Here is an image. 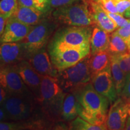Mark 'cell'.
<instances>
[{
  "label": "cell",
  "instance_id": "obj_1",
  "mask_svg": "<svg viewBox=\"0 0 130 130\" xmlns=\"http://www.w3.org/2000/svg\"><path fill=\"white\" fill-rule=\"evenodd\" d=\"M66 95L56 78L42 75L40 95L37 104L46 119L54 122L62 120L61 111Z\"/></svg>",
  "mask_w": 130,
  "mask_h": 130
},
{
  "label": "cell",
  "instance_id": "obj_2",
  "mask_svg": "<svg viewBox=\"0 0 130 130\" xmlns=\"http://www.w3.org/2000/svg\"><path fill=\"white\" fill-rule=\"evenodd\" d=\"M51 18L60 25L95 27L89 0H79L53 10Z\"/></svg>",
  "mask_w": 130,
  "mask_h": 130
},
{
  "label": "cell",
  "instance_id": "obj_3",
  "mask_svg": "<svg viewBox=\"0 0 130 130\" xmlns=\"http://www.w3.org/2000/svg\"><path fill=\"white\" fill-rule=\"evenodd\" d=\"M90 57V53L74 66L58 71L57 80L65 93H74L91 82L92 75L89 67Z\"/></svg>",
  "mask_w": 130,
  "mask_h": 130
},
{
  "label": "cell",
  "instance_id": "obj_4",
  "mask_svg": "<svg viewBox=\"0 0 130 130\" xmlns=\"http://www.w3.org/2000/svg\"><path fill=\"white\" fill-rule=\"evenodd\" d=\"M93 27L62 25L53 34L48 45L75 48H90V40Z\"/></svg>",
  "mask_w": 130,
  "mask_h": 130
},
{
  "label": "cell",
  "instance_id": "obj_5",
  "mask_svg": "<svg viewBox=\"0 0 130 130\" xmlns=\"http://www.w3.org/2000/svg\"><path fill=\"white\" fill-rule=\"evenodd\" d=\"M58 27L59 25L52 18L51 15L33 25L28 35L21 41L25 48L27 54L47 46Z\"/></svg>",
  "mask_w": 130,
  "mask_h": 130
},
{
  "label": "cell",
  "instance_id": "obj_6",
  "mask_svg": "<svg viewBox=\"0 0 130 130\" xmlns=\"http://www.w3.org/2000/svg\"><path fill=\"white\" fill-rule=\"evenodd\" d=\"M83 109L95 115H107L110 101L99 93L90 82L73 93Z\"/></svg>",
  "mask_w": 130,
  "mask_h": 130
},
{
  "label": "cell",
  "instance_id": "obj_7",
  "mask_svg": "<svg viewBox=\"0 0 130 130\" xmlns=\"http://www.w3.org/2000/svg\"><path fill=\"white\" fill-rule=\"evenodd\" d=\"M53 64L58 71L71 67L90 53V48H75L60 45H47Z\"/></svg>",
  "mask_w": 130,
  "mask_h": 130
},
{
  "label": "cell",
  "instance_id": "obj_8",
  "mask_svg": "<svg viewBox=\"0 0 130 130\" xmlns=\"http://www.w3.org/2000/svg\"><path fill=\"white\" fill-rule=\"evenodd\" d=\"M36 101L10 95L3 104L2 107L9 120L27 121L32 119L36 110Z\"/></svg>",
  "mask_w": 130,
  "mask_h": 130
},
{
  "label": "cell",
  "instance_id": "obj_9",
  "mask_svg": "<svg viewBox=\"0 0 130 130\" xmlns=\"http://www.w3.org/2000/svg\"><path fill=\"white\" fill-rule=\"evenodd\" d=\"M0 83L9 92L10 95L36 101V99L17 72L14 66L2 69Z\"/></svg>",
  "mask_w": 130,
  "mask_h": 130
},
{
  "label": "cell",
  "instance_id": "obj_10",
  "mask_svg": "<svg viewBox=\"0 0 130 130\" xmlns=\"http://www.w3.org/2000/svg\"><path fill=\"white\" fill-rule=\"evenodd\" d=\"M26 60L42 75L55 78L57 76L58 71L52 62L47 46L27 53Z\"/></svg>",
  "mask_w": 130,
  "mask_h": 130
},
{
  "label": "cell",
  "instance_id": "obj_11",
  "mask_svg": "<svg viewBox=\"0 0 130 130\" xmlns=\"http://www.w3.org/2000/svg\"><path fill=\"white\" fill-rule=\"evenodd\" d=\"M129 102L122 98H118L112 103L107 115V129H124L126 118L129 115Z\"/></svg>",
  "mask_w": 130,
  "mask_h": 130
},
{
  "label": "cell",
  "instance_id": "obj_12",
  "mask_svg": "<svg viewBox=\"0 0 130 130\" xmlns=\"http://www.w3.org/2000/svg\"><path fill=\"white\" fill-rule=\"evenodd\" d=\"M27 51L21 42L0 43V69L26 60Z\"/></svg>",
  "mask_w": 130,
  "mask_h": 130
},
{
  "label": "cell",
  "instance_id": "obj_13",
  "mask_svg": "<svg viewBox=\"0 0 130 130\" xmlns=\"http://www.w3.org/2000/svg\"><path fill=\"white\" fill-rule=\"evenodd\" d=\"M91 83L95 90L107 98L110 104L113 103L118 98L110 66L92 77Z\"/></svg>",
  "mask_w": 130,
  "mask_h": 130
},
{
  "label": "cell",
  "instance_id": "obj_14",
  "mask_svg": "<svg viewBox=\"0 0 130 130\" xmlns=\"http://www.w3.org/2000/svg\"><path fill=\"white\" fill-rule=\"evenodd\" d=\"M14 67L21 78L33 93L37 102L39 100L42 75L37 72L26 60H23Z\"/></svg>",
  "mask_w": 130,
  "mask_h": 130
},
{
  "label": "cell",
  "instance_id": "obj_15",
  "mask_svg": "<svg viewBox=\"0 0 130 130\" xmlns=\"http://www.w3.org/2000/svg\"><path fill=\"white\" fill-rule=\"evenodd\" d=\"M33 25H26L10 16L0 37V43L21 42L28 35Z\"/></svg>",
  "mask_w": 130,
  "mask_h": 130
},
{
  "label": "cell",
  "instance_id": "obj_16",
  "mask_svg": "<svg viewBox=\"0 0 130 130\" xmlns=\"http://www.w3.org/2000/svg\"><path fill=\"white\" fill-rule=\"evenodd\" d=\"M89 6L96 26L111 33L118 28V25L107 14L105 10L96 0H89Z\"/></svg>",
  "mask_w": 130,
  "mask_h": 130
},
{
  "label": "cell",
  "instance_id": "obj_17",
  "mask_svg": "<svg viewBox=\"0 0 130 130\" xmlns=\"http://www.w3.org/2000/svg\"><path fill=\"white\" fill-rule=\"evenodd\" d=\"M50 13L44 12L33 8L19 5L12 16L22 23L28 25H35L45 18L51 15Z\"/></svg>",
  "mask_w": 130,
  "mask_h": 130
},
{
  "label": "cell",
  "instance_id": "obj_18",
  "mask_svg": "<svg viewBox=\"0 0 130 130\" xmlns=\"http://www.w3.org/2000/svg\"><path fill=\"white\" fill-rule=\"evenodd\" d=\"M110 35L109 32L98 26L93 27L90 40V54L108 50Z\"/></svg>",
  "mask_w": 130,
  "mask_h": 130
},
{
  "label": "cell",
  "instance_id": "obj_19",
  "mask_svg": "<svg viewBox=\"0 0 130 130\" xmlns=\"http://www.w3.org/2000/svg\"><path fill=\"white\" fill-rule=\"evenodd\" d=\"M111 54L109 50L100 51L91 55L89 59V67L92 77L110 67L111 64Z\"/></svg>",
  "mask_w": 130,
  "mask_h": 130
},
{
  "label": "cell",
  "instance_id": "obj_20",
  "mask_svg": "<svg viewBox=\"0 0 130 130\" xmlns=\"http://www.w3.org/2000/svg\"><path fill=\"white\" fill-rule=\"evenodd\" d=\"M78 102L73 93H66L63 104L61 119L65 122H71L78 116Z\"/></svg>",
  "mask_w": 130,
  "mask_h": 130
},
{
  "label": "cell",
  "instance_id": "obj_21",
  "mask_svg": "<svg viewBox=\"0 0 130 130\" xmlns=\"http://www.w3.org/2000/svg\"><path fill=\"white\" fill-rule=\"evenodd\" d=\"M110 68L117 93L118 96H120L125 83L126 75L119 66L116 58L112 54Z\"/></svg>",
  "mask_w": 130,
  "mask_h": 130
},
{
  "label": "cell",
  "instance_id": "obj_22",
  "mask_svg": "<svg viewBox=\"0 0 130 130\" xmlns=\"http://www.w3.org/2000/svg\"><path fill=\"white\" fill-rule=\"evenodd\" d=\"M108 50L111 54H118L128 51L127 42L118 33L113 31L110 35Z\"/></svg>",
  "mask_w": 130,
  "mask_h": 130
},
{
  "label": "cell",
  "instance_id": "obj_23",
  "mask_svg": "<svg viewBox=\"0 0 130 130\" xmlns=\"http://www.w3.org/2000/svg\"><path fill=\"white\" fill-rule=\"evenodd\" d=\"M69 129L74 130H104L107 129L106 126H97L85 121L80 116H77L69 123Z\"/></svg>",
  "mask_w": 130,
  "mask_h": 130
},
{
  "label": "cell",
  "instance_id": "obj_24",
  "mask_svg": "<svg viewBox=\"0 0 130 130\" xmlns=\"http://www.w3.org/2000/svg\"><path fill=\"white\" fill-rule=\"evenodd\" d=\"M19 4L31 8H33L44 12L50 13L53 11L50 9L48 0H18Z\"/></svg>",
  "mask_w": 130,
  "mask_h": 130
},
{
  "label": "cell",
  "instance_id": "obj_25",
  "mask_svg": "<svg viewBox=\"0 0 130 130\" xmlns=\"http://www.w3.org/2000/svg\"><path fill=\"white\" fill-rule=\"evenodd\" d=\"M118 61L119 65L126 75L130 73V52L129 51L125 53L112 54Z\"/></svg>",
  "mask_w": 130,
  "mask_h": 130
},
{
  "label": "cell",
  "instance_id": "obj_26",
  "mask_svg": "<svg viewBox=\"0 0 130 130\" xmlns=\"http://www.w3.org/2000/svg\"><path fill=\"white\" fill-rule=\"evenodd\" d=\"M18 6V0H0V14L12 15Z\"/></svg>",
  "mask_w": 130,
  "mask_h": 130
},
{
  "label": "cell",
  "instance_id": "obj_27",
  "mask_svg": "<svg viewBox=\"0 0 130 130\" xmlns=\"http://www.w3.org/2000/svg\"><path fill=\"white\" fill-rule=\"evenodd\" d=\"M24 122L0 121V130L27 129V126Z\"/></svg>",
  "mask_w": 130,
  "mask_h": 130
},
{
  "label": "cell",
  "instance_id": "obj_28",
  "mask_svg": "<svg viewBox=\"0 0 130 130\" xmlns=\"http://www.w3.org/2000/svg\"><path fill=\"white\" fill-rule=\"evenodd\" d=\"M96 1L107 12L118 13L116 3L119 0H96Z\"/></svg>",
  "mask_w": 130,
  "mask_h": 130
},
{
  "label": "cell",
  "instance_id": "obj_29",
  "mask_svg": "<svg viewBox=\"0 0 130 130\" xmlns=\"http://www.w3.org/2000/svg\"><path fill=\"white\" fill-rule=\"evenodd\" d=\"M106 12L110 18L116 24L118 27H122L123 26L126 25L129 21V19L125 18H123V15L121 14L108 12L107 11H106Z\"/></svg>",
  "mask_w": 130,
  "mask_h": 130
},
{
  "label": "cell",
  "instance_id": "obj_30",
  "mask_svg": "<svg viewBox=\"0 0 130 130\" xmlns=\"http://www.w3.org/2000/svg\"><path fill=\"white\" fill-rule=\"evenodd\" d=\"M78 1H79V0H50L49 6H50V9L53 11V10L57 8L72 4Z\"/></svg>",
  "mask_w": 130,
  "mask_h": 130
},
{
  "label": "cell",
  "instance_id": "obj_31",
  "mask_svg": "<svg viewBox=\"0 0 130 130\" xmlns=\"http://www.w3.org/2000/svg\"><path fill=\"white\" fill-rule=\"evenodd\" d=\"M120 96L123 100L130 103V73L126 75L125 83Z\"/></svg>",
  "mask_w": 130,
  "mask_h": 130
},
{
  "label": "cell",
  "instance_id": "obj_32",
  "mask_svg": "<svg viewBox=\"0 0 130 130\" xmlns=\"http://www.w3.org/2000/svg\"><path fill=\"white\" fill-rule=\"evenodd\" d=\"M115 31L127 42L130 39V19L126 25L122 27H119Z\"/></svg>",
  "mask_w": 130,
  "mask_h": 130
},
{
  "label": "cell",
  "instance_id": "obj_33",
  "mask_svg": "<svg viewBox=\"0 0 130 130\" xmlns=\"http://www.w3.org/2000/svg\"><path fill=\"white\" fill-rule=\"evenodd\" d=\"M118 13L123 15L125 12L130 9V1L129 0H119L116 3Z\"/></svg>",
  "mask_w": 130,
  "mask_h": 130
},
{
  "label": "cell",
  "instance_id": "obj_34",
  "mask_svg": "<svg viewBox=\"0 0 130 130\" xmlns=\"http://www.w3.org/2000/svg\"><path fill=\"white\" fill-rule=\"evenodd\" d=\"M11 16L10 14H0V37L3 35L7 20Z\"/></svg>",
  "mask_w": 130,
  "mask_h": 130
},
{
  "label": "cell",
  "instance_id": "obj_35",
  "mask_svg": "<svg viewBox=\"0 0 130 130\" xmlns=\"http://www.w3.org/2000/svg\"><path fill=\"white\" fill-rule=\"evenodd\" d=\"M10 95L2 84L0 83V105L2 106L3 104Z\"/></svg>",
  "mask_w": 130,
  "mask_h": 130
},
{
  "label": "cell",
  "instance_id": "obj_36",
  "mask_svg": "<svg viewBox=\"0 0 130 130\" xmlns=\"http://www.w3.org/2000/svg\"><path fill=\"white\" fill-rule=\"evenodd\" d=\"M8 118L6 115V112L3 109L2 106L0 105V121H7Z\"/></svg>",
  "mask_w": 130,
  "mask_h": 130
},
{
  "label": "cell",
  "instance_id": "obj_37",
  "mask_svg": "<svg viewBox=\"0 0 130 130\" xmlns=\"http://www.w3.org/2000/svg\"><path fill=\"white\" fill-rule=\"evenodd\" d=\"M124 129L126 130H130V115L129 114L126 118L125 124Z\"/></svg>",
  "mask_w": 130,
  "mask_h": 130
},
{
  "label": "cell",
  "instance_id": "obj_38",
  "mask_svg": "<svg viewBox=\"0 0 130 130\" xmlns=\"http://www.w3.org/2000/svg\"><path fill=\"white\" fill-rule=\"evenodd\" d=\"M123 16L125 18H126L130 19V9H128V10H126V12H125V13L123 14Z\"/></svg>",
  "mask_w": 130,
  "mask_h": 130
},
{
  "label": "cell",
  "instance_id": "obj_39",
  "mask_svg": "<svg viewBox=\"0 0 130 130\" xmlns=\"http://www.w3.org/2000/svg\"><path fill=\"white\" fill-rule=\"evenodd\" d=\"M127 43H128V51L130 52V40L129 41L127 42Z\"/></svg>",
  "mask_w": 130,
  "mask_h": 130
},
{
  "label": "cell",
  "instance_id": "obj_40",
  "mask_svg": "<svg viewBox=\"0 0 130 130\" xmlns=\"http://www.w3.org/2000/svg\"><path fill=\"white\" fill-rule=\"evenodd\" d=\"M1 72H2V69H0V78H1Z\"/></svg>",
  "mask_w": 130,
  "mask_h": 130
},
{
  "label": "cell",
  "instance_id": "obj_41",
  "mask_svg": "<svg viewBox=\"0 0 130 130\" xmlns=\"http://www.w3.org/2000/svg\"><path fill=\"white\" fill-rule=\"evenodd\" d=\"M129 114L130 115V103H129Z\"/></svg>",
  "mask_w": 130,
  "mask_h": 130
},
{
  "label": "cell",
  "instance_id": "obj_42",
  "mask_svg": "<svg viewBox=\"0 0 130 130\" xmlns=\"http://www.w3.org/2000/svg\"><path fill=\"white\" fill-rule=\"evenodd\" d=\"M48 2H49V1H50V0H48Z\"/></svg>",
  "mask_w": 130,
  "mask_h": 130
},
{
  "label": "cell",
  "instance_id": "obj_43",
  "mask_svg": "<svg viewBox=\"0 0 130 130\" xmlns=\"http://www.w3.org/2000/svg\"><path fill=\"white\" fill-rule=\"evenodd\" d=\"M129 1H130V0H129Z\"/></svg>",
  "mask_w": 130,
  "mask_h": 130
}]
</instances>
